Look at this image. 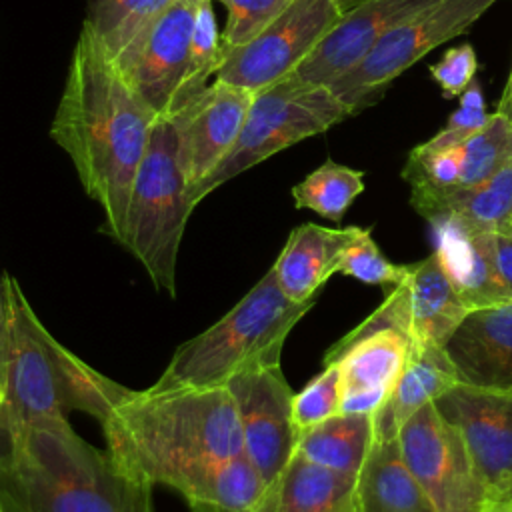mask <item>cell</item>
I'll list each match as a JSON object with an SVG mask.
<instances>
[{"label": "cell", "mask_w": 512, "mask_h": 512, "mask_svg": "<svg viewBox=\"0 0 512 512\" xmlns=\"http://www.w3.org/2000/svg\"><path fill=\"white\" fill-rule=\"evenodd\" d=\"M160 118L82 24L50 124L84 192L104 214L102 230L122 244L138 166Z\"/></svg>", "instance_id": "6da1fadb"}, {"label": "cell", "mask_w": 512, "mask_h": 512, "mask_svg": "<svg viewBox=\"0 0 512 512\" xmlns=\"http://www.w3.org/2000/svg\"><path fill=\"white\" fill-rule=\"evenodd\" d=\"M100 426L116 466L150 488L198 460L244 452L226 386L128 390Z\"/></svg>", "instance_id": "7a4b0ae2"}, {"label": "cell", "mask_w": 512, "mask_h": 512, "mask_svg": "<svg viewBox=\"0 0 512 512\" xmlns=\"http://www.w3.org/2000/svg\"><path fill=\"white\" fill-rule=\"evenodd\" d=\"M6 308V348L0 392L12 424L54 428L80 410L102 422L130 388L100 374L64 348L34 314L16 278L0 276Z\"/></svg>", "instance_id": "3957f363"}, {"label": "cell", "mask_w": 512, "mask_h": 512, "mask_svg": "<svg viewBox=\"0 0 512 512\" xmlns=\"http://www.w3.org/2000/svg\"><path fill=\"white\" fill-rule=\"evenodd\" d=\"M0 500L10 512H154L152 488L128 478L70 424L18 434L14 472Z\"/></svg>", "instance_id": "277c9868"}, {"label": "cell", "mask_w": 512, "mask_h": 512, "mask_svg": "<svg viewBox=\"0 0 512 512\" xmlns=\"http://www.w3.org/2000/svg\"><path fill=\"white\" fill-rule=\"evenodd\" d=\"M312 306L288 298L270 268L218 322L184 342L152 386L220 388L248 368L280 364L290 330Z\"/></svg>", "instance_id": "5b68a950"}, {"label": "cell", "mask_w": 512, "mask_h": 512, "mask_svg": "<svg viewBox=\"0 0 512 512\" xmlns=\"http://www.w3.org/2000/svg\"><path fill=\"white\" fill-rule=\"evenodd\" d=\"M192 210L172 122L158 120L132 184L122 246L170 296H176L178 250Z\"/></svg>", "instance_id": "8992f818"}, {"label": "cell", "mask_w": 512, "mask_h": 512, "mask_svg": "<svg viewBox=\"0 0 512 512\" xmlns=\"http://www.w3.org/2000/svg\"><path fill=\"white\" fill-rule=\"evenodd\" d=\"M348 116L350 110L328 86L308 84L294 76H286L254 92L232 150L218 168L190 192L192 204L196 206L210 192L244 170L292 144L326 132Z\"/></svg>", "instance_id": "52a82bcc"}, {"label": "cell", "mask_w": 512, "mask_h": 512, "mask_svg": "<svg viewBox=\"0 0 512 512\" xmlns=\"http://www.w3.org/2000/svg\"><path fill=\"white\" fill-rule=\"evenodd\" d=\"M498 0H436L412 14L386 36L330 90L350 116L376 104L388 86L440 44L466 32Z\"/></svg>", "instance_id": "ba28073f"}, {"label": "cell", "mask_w": 512, "mask_h": 512, "mask_svg": "<svg viewBox=\"0 0 512 512\" xmlns=\"http://www.w3.org/2000/svg\"><path fill=\"white\" fill-rule=\"evenodd\" d=\"M398 442L436 512H486L492 506L464 440L434 402L400 426Z\"/></svg>", "instance_id": "9c48e42d"}, {"label": "cell", "mask_w": 512, "mask_h": 512, "mask_svg": "<svg viewBox=\"0 0 512 512\" xmlns=\"http://www.w3.org/2000/svg\"><path fill=\"white\" fill-rule=\"evenodd\" d=\"M334 0H294L250 42L224 50L214 80L258 92L290 76L340 20Z\"/></svg>", "instance_id": "30bf717a"}, {"label": "cell", "mask_w": 512, "mask_h": 512, "mask_svg": "<svg viewBox=\"0 0 512 512\" xmlns=\"http://www.w3.org/2000/svg\"><path fill=\"white\" fill-rule=\"evenodd\" d=\"M226 388L236 406L244 454L256 466L268 488L296 452L294 392L280 364L248 368L230 378Z\"/></svg>", "instance_id": "8fae6325"}, {"label": "cell", "mask_w": 512, "mask_h": 512, "mask_svg": "<svg viewBox=\"0 0 512 512\" xmlns=\"http://www.w3.org/2000/svg\"><path fill=\"white\" fill-rule=\"evenodd\" d=\"M198 0H172L142 38L114 62L160 120L182 106Z\"/></svg>", "instance_id": "7c38bea8"}, {"label": "cell", "mask_w": 512, "mask_h": 512, "mask_svg": "<svg viewBox=\"0 0 512 512\" xmlns=\"http://www.w3.org/2000/svg\"><path fill=\"white\" fill-rule=\"evenodd\" d=\"M434 404L464 440L492 504L506 502L512 494V392L458 382Z\"/></svg>", "instance_id": "4fadbf2b"}, {"label": "cell", "mask_w": 512, "mask_h": 512, "mask_svg": "<svg viewBox=\"0 0 512 512\" xmlns=\"http://www.w3.org/2000/svg\"><path fill=\"white\" fill-rule=\"evenodd\" d=\"M254 92L212 80L172 118L176 156L188 194L206 180L232 150Z\"/></svg>", "instance_id": "5bb4252c"}, {"label": "cell", "mask_w": 512, "mask_h": 512, "mask_svg": "<svg viewBox=\"0 0 512 512\" xmlns=\"http://www.w3.org/2000/svg\"><path fill=\"white\" fill-rule=\"evenodd\" d=\"M436 0H368L346 12L290 74L308 84L332 86L400 22Z\"/></svg>", "instance_id": "9a60e30c"}, {"label": "cell", "mask_w": 512, "mask_h": 512, "mask_svg": "<svg viewBox=\"0 0 512 512\" xmlns=\"http://www.w3.org/2000/svg\"><path fill=\"white\" fill-rule=\"evenodd\" d=\"M398 430L384 408L374 412V442L356 476V512H436L402 456Z\"/></svg>", "instance_id": "2e32d148"}, {"label": "cell", "mask_w": 512, "mask_h": 512, "mask_svg": "<svg viewBox=\"0 0 512 512\" xmlns=\"http://www.w3.org/2000/svg\"><path fill=\"white\" fill-rule=\"evenodd\" d=\"M444 350L460 382L512 392V302L470 312Z\"/></svg>", "instance_id": "e0dca14e"}, {"label": "cell", "mask_w": 512, "mask_h": 512, "mask_svg": "<svg viewBox=\"0 0 512 512\" xmlns=\"http://www.w3.org/2000/svg\"><path fill=\"white\" fill-rule=\"evenodd\" d=\"M430 226L434 252L470 312L512 302L494 264L492 232L474 230L452 218H436Z\"/></svg>", "instance_id": "ac0fdd59"}, {"label": "cell", "mask_w": 512, "mask_h": 512, "mask_svg": "<svg viewBox=\"0 0 512 512\" xmlns=\"http://www.w3.org/2000/svg\"><path fill=\"white\" fill-rule=\"evenodd\" d=\"M410 204L428 222L452 218L480 232L510 234L512 162L472 186H412Z\"/></svg>", "instance_id": "d6986e66"}, {"label": "cell", "mask_w": 512, "mask_h": 512, "mask_svg": "<svg viewBox=\"0 0 512 512\" xmlns=\"http://www.w3.org/2000/svg\"><path fill=\"white\" fill-rule=\"evenodd\" d=\"M360 226L324 228L320 224L296 226L276 262L274 276L282 292L296 302L316 300L318 290L338 272V262Z\"/></svg>", "instance_id": "ffe728a7"}, {"label": "cell", "mask_w": 512, "mask_h": 512, "mask_svg": "<svg viewBox=\"0 0 512 512\" xmlns=\"http://www.w3.org/2000/svg\"><path fill=\"white\" fill-rule=\"evenodd\" d=\"M164 486L176 490L190 506L224 512H250L260 502L266 484L242 452L228 458H206L174 472Z\"/></svg>", "instance_id": "44dd1931"}, {"label": "cell", "mask_w": 512, "mask_h": 512, "mask_svg": "<svg viewBox=\"0 0 512 512\" xmlns=\"http://www.w3.org/2000/svg\"><path fill=\"white\" fill-rule=\"evenodd\" d=\"M356 476L320 466L294 452L250 512H356Z\"/></svg>", "instance_id": "7402d4cb"}, {"label": "cell", "mask_w": 512, "mask_h": 512, "mask_svg": "<svg viewBox=\"0 0 512 512\" xmlns=\"http://www.w3.org/2000/svg\"><path fill=\"white\" fill-rule=\"evenodd\" d=\"M404 286L412 344L444 346L470 310L448 280L436 252L416 264H408Z\"/></svg>", "instance_id": "603a6c76"}, {"label": "cell", "mask_w": 512, "mask_h": 512, "mask_svg": "<svg viewBox=\"0 0 512 512\" xmlns=\"http://www.w3.org/2000/svg\"><path fill=\"white\" fill-rule=\"evenodd\" d=\"M412 340L396 328L374 330L352 342H336L324 354V364H338L342 396L394 388Z\"/></svg>", "instance_id": "cb8c5ba5"}, {"label": "cell", "mask_w": 512, "mask_h": 512, "mask_svg": "<svg viewBox=\"0 0 512 512\" xmlns=\"http://www.w3.org/2000/svg\"><path fill=\"white\" fill-rule=\"evenodd\" d=\"M374 442V414L338 412L298 434L296 452L330 470L358 476Z\"/></svg>", "instance_id": "d4e9b609"}, {"label": "cell", "mask_w": 512, "mask_h": 512, "mask_svg": "<svg viewBox=\"0 0 512 512\" xmlns=\"http://www.w3.org/2000/svg\"><path fill=\"white\" fill-rule=\"evenodd\" d=\"M460 382L444 346H414L392 388L384 410L400 428L422 406L436 402Z\"/></svg>", "instance_id": "484cf974"}, {"label": "cell", "mask_w": 512, "mask_h": 512, "mask_svg": "<svg viewBox=\"0 0 512 512\" xmlns=\"http://www.w3.org/2000/svg\"><path fill=\"white\" fill-rule=\"evenodd\" d=\"M172 0H92L84 26L118 62Z\"/></svg>", "instance_id": "4316f807"}, {"label": "cell", "mask_w": 512, "mask_h": 512, "mask_svg": "<svg viewBox=\"0 0 512 512\" xmlns=\"http://www.w3.org/2000/svg\"><path fill=\"white\" fill-rule=\"evenodd\" d=\"M364 192V172L334 160H324L302 182L292 186L296 208H306L322 218L340 222L352 202Z\"/></svg>", "instance_id": "83f0119b"}, {"label": "cell", "mask_w": 512, "mask_h": 512, "mask_svg": "<svg viewBox=\"0 0 512 512\" xmlns=\"http://www.w3.org/2000/svg\"><path fill=\"white\" fill-rule=\"evenodd\" d=\"M460 178L456 186L478 184L512 162V124L492 112L488 122L462 146Z\"/></svg>", "instance_id": "f1b7e54d"}, {"label": "cell", "mask_w": 512, "mask_h": 512, "mask_svg": "<svg viewBox=\"0 0 512 512\" xmlns=\"http://www.w3.org/2000/svg\"><path fill=\"white\" fill-rule=\"evenodd\" d=\"M222 56H224V46H222V34L218 32V24L214 16V0H198L192 40H190V66H188L182 106L190 98L200 94L210 84V80H214L222 64Z\"/></svg>", "instance_id": "f546056e"}, {"label": "cell", "mask_w": 512, "mask_h": 512, "mask_svg": "<svg viewBox=\"0 0 512 512\" xmlns=\"http://www.w3.org/2000/svg\"><path fill=\"white\" fill-rule=\"evenodd\" d=\"M372 228H360L340 256L338 272L370 286H398L408 276V264L390 262L372 238Z\"/></svg>", "instance_id": "4dcf8cb0"}, {"label": "cell", "mask_w": 512, "mask_h": 512, "mask_svg": "<svg viewBox=\"0 0 512 512\" xmlns=\"http://www.w3.org/2000/svg\"><path fill=\"white\" fill-rule=\"evenodd\" d=\"M342 384L338 364H324V370L314 376L300 392L292 396V418L296 432H304L326 418L340 412Z\"/></svg>", "instance_id": "1f68e13d"}, {"label": "cell", "mask_w": 512, "mask_h": 512, "mask_svg": "<svg viewBox=\"0 0 512 512\" xmlns=\"http://www.w3.org/2000/svg\"><path fill=\"white\" fill-rule=\"evenodd\" d=\"M226 8L222 32L224 50L238 48L256 38L294 0H216Z\"/></svg>", "instance_id": "d6a6232c"}, {"label": "cell", "mask_w": 512, "mask_h": 512, "mask_svg": "<svg viewBox=\"0 0 512 512\" xmlns=\"http://www.w3.org/2000/svg\"><path fill=\"white\" fill-rule=\"evenodd\" d=\"M476 70V50L472 44L464 42L448 48L442 58L430 66V76L440 86L444 98H456L476 78Z\"/></svg>", "instance_id": "836d02e7"}, {"label": "cell", "mask_w": 512, "mask_h": 512, "mask_svg": "<svg viewBox=\"0 0 512 512\" xmlns=\"http://www.w3.org/2000/svg\"><path fill=\"white\" fill-rule=\"evenodd\" d=\"M16 444H18V432L12 424V418L8 414V408L0 392V498L4 496L14 472Z\"/></svg>", "instance_id": "e575fe53"}, {"label": "cell", "mask_w": 512, "mask_h": 512, "mask_svg": "<svg viewBox=\"0 0 512 512\" xmlns=\"http://www.w3.org/2000/svg\"><path fill=\"white\" fill-rule=\"evenodd\" d=\"M492 256L498 276L512 300V234L492 232Z\"/></svg>", "instance_id": "d590c367"}, {"label": "cell", "mask_w": 512, "mask_h": 512, "mask_svg": "<svg viewBox=\"0 0 512 512\" xmlns=\"http://www.w3.org/2000/svg\"><path fill=\"white\" fill-rule=\"evenodd\" d=\"M496 114L504 116V118L512 124V64H510V72H508L506 86H504L502 96H500L498 106H496Z\"/></svg>", "instance_id": "8d00e7d4"}, {"label": "cell", "mask_w": 512, "mask_h": 512, "mask_svg": "<svg viewBox=\"0 0 512 512\" xmlns=\"http://www.w3.org/2000/svg\"><path fill=\"white\" fill-rule=\"evenodd\" d=\"M4 348H6V308H4V292L0 280V382L4 374Z\"/></svg>", "instance_id": "74e56055"}, {"label": "cell", "mask_w": 512, "mask_h": 512, "mask_svg": "<svg viewBox=\"0 0 512 512\" xmlns=\"http://www.w3.org/2000/svg\"><path fill=\"white\" fill-rule=\"evenodd\" d=\"M366 2H368V0H334V4L338 6L340 14H346V12H350V10L358 8V6L366 4Z\"/></svg>", "instance_id": "f35d334b"}, {"label": "cell", "mask_w": 512, "mask_h": 512, "mask_svg": "<svg viewBox=\"0 0 512 512\" xmlns=\"http://www.w3.org/2000/svg\"><path fill=\"white\" fill-rule=\"evenodd\" d=\"M486 512H512V504H492Z\"/></svg>", "instance_id": "ab89813d"}, {"label": "cell", "mask_w": 512, "mask_h": 512, "mask_svg": "<svg viewBox=\"0 0 512 512\" xmlns=\"http://www.w3.org/2000/svg\"><path fill=\"white\" fill-rule=\"evenodd\" d=\"M190 512H224V510H216L208 506H190Z\"/></svg>", "instance_id": "60d3db41"}, {"label": "cell", "mask_w": 512, "mask_h": 512, "mask_svg": "<svg viewBox=\"0 0 512 512\" xmlns=\"http://www.w3.org/2000/svg\"><path fill=\"white\" fill-rule=\"evenodd\" d=\"M500 504H512V494L508 496V500H506V502H500Z\"/></svg>", "instance_id": "b9f144b4"}, {"label": "cell", "mask_w": 512, "mask_h": 512, "mask_svg": "<svg viewBox=\"0 0 512 512\" xmlns=\"http://www.w3.org/2000/svg\"><path fill=\"white\" fill-rule=\"evenodd\" d=\"M510 234H512V220H510Z\"/></svg>", "instance_id": "7bdbcfd3"}, {"label": "cell", "mask_w": 512, "mask_h": 512, "mask_svg": "<svg viewBox=\"0 0 512 512\" xmlns=\"http://www.w3.org/2000/svg\"><path fill=\"white\" fill-rule=\"evenodd\" d=\"M0 512H2V508H0Z\"/></svg>", "instance_id": "ee69618b"}]
</instances>
